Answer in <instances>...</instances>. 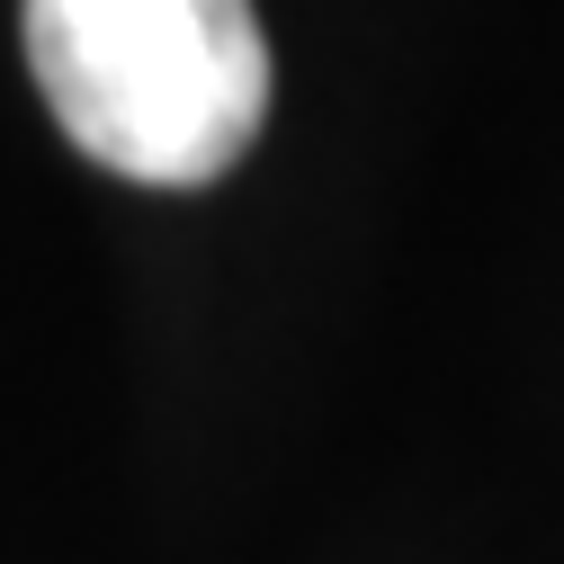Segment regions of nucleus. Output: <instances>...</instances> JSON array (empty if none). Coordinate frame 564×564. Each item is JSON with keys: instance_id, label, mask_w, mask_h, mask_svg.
Wrapping results in <instances>:
<instances>
[{"instance_id": "f257e3e1", "label": "nucleus", "mask_w": 564, "mask_h": 564, "mask_svg": "<svg viewBox=\"0 0 564 564\" xmlns=\"http://www.w3.org/2000/svg\"><path fill=\"white\" fill-rule=\"evenodd\" d=\"M28 73L99 171L144 188L225 180L269 117L251 0H28Z\"/></svg>"}]
</instances>
